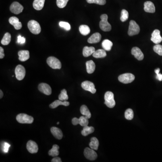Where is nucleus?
<instances>
[{
	"instance_id": "nucleus-41",
	"label": "nucleus",
	"mask_w": 162,
	"mask_h": 162,
	"mask_svg": "<svg viewBox=\"0 0 162 162\" xmlns=\"http://www.w3.org/2000/svg\"><path fill=\"white\" fill-rule=\"evenodd\" d=\"M2 150L4 153H7L8 152L9 148L10 147V145L7 142L3 143L2 144Z\"/></svg>"
},
{
	"instance_id": "nucleus-40",
	"label": "nucleus",
	"mask_w": 162,
	"mask_h": 162,
	"mask_svg": "<svg viewBox=\"0 0 162 162\" xmlns=\"http://www.w3.org/2000/svg\"><path fill=\"white\" fill-rule=\"evenodd\" d=\"M59 25H60V27L64 28L65 30H67V31H69L71 29V26H70V24L68 22L61 21L59 23Z\"/></svg>"
},
{
	"instance_id": "nucleus-24",
	"label": "nucleus",
	"mask_w": 162,
	"mask_h": 162,
	"mask_svg": "<svg viewBox=\"0 0 162 162\" xmlns=\"http://www.w3.org/2000/svg\"><path fill=\"white\" fill-rule=\"evenodd\" d=\"M45 0H34L33 3V7L35 9L40 10L43 9L44 5Z\"/></svg>"
},
{
	"instance_id": "nucleus-9",
	"label": "nucleus",
	"mask_w": 162,
	"mask_h": 162,
	"mask_svg": "<svg viewBox=\"0 0 162 162\" xmlns=\"http://www.w3.org/2000/svg\"><path fill=\"white\" fill-rule=\"evenodd\" d=\"M72 123L73 125H77L80 124L82 127H85L88 126L89 123L88 119L86 116H81L79 119L77 118H74L72 119Z\"/></svg>"
},
{
	"instance_id": "nucleus-4",
	"label": "nucleus",
	"mask_w": 162,
	"mask_h": 162,
	"mask_svg": "<svg viewBox=\"0 0 162 162\" xmlns=\"http://www.w3.org/2000/svg\"><path fill=\"white\" fill-rule=\"evenodd\" d=\"M104 104L110 108H113L115 105V101L114 99V95L111 92H107L104 95Z\"/></svg>"
},
{
	"instance_id": "nucleus-45",
	"label": "nucleus",
	"mask_w": 162,
	"mask_h": 162,
	"mask_svg": "<svg viewBox=\"0 0 162 162\" xmlns=\"http://www.w3.org/2000/svg\"><path fill=\"white\" fill-rule=\"evenodd\" d=\"M156 79H157L159 80V81H162V74H159V73L158 75H157V76H156Z\"/></svg>"
},
{
	"instance_id": "nucleus-38",
	"label": "nucleus",
	"mask_w": 162,
	"mask_h": 162,
	"mask_svg": "<svg viewBox=\"0 0 162 162\" xmlns=\"http://www.w3.org/2000/svg\"><path fill=\"white\" fill-rule=\"evenodd\" d=\"M89 4L95 3L99 5H104L106 4V0H86Z\"/></svg>"
},
{
	"instance_id": "nucleus-27",
	"label": "nucleus",
	"mask_w": 162,
	"mask_h": 162,
	"mask_svg": "<svg viewBox=\"0 0 162 162\" xmlns=\"http://www.w3.org/2000/svg\"><path fill=\"white\" fill-rule=\"evenodd\" d=\"M99 146V142L98 139L96 137H92L91 139V142L89 144V146L91 149L96 150H98Z\"/></svg>"
},
{
	"instance_id": "nucleus-12",
	"label": "nucleus",
	"mask_w": 162,
	"mask_h": 162,
	"mask_svg": "<svg viewBox=\"0 0 162 162\" xmlns=\"http://www.w3.org/2000/svg\"><path fill=\"white\" fill-rule=\"evenodd\" d=\"M81 86L84 90L90 92L92 94H94L96 92V90L95 88V85L92 82L86 81L82 83Z\"/></svg>"
},
{
	"instance_id": "nucleus-35",
	"label": "nucleus",
	"mask_w": 162,
	"mask_h": 162,
	"mask_svg": "<svg viewBox=\"0 0 162 162\" xmlns=\"http://www.w3.org/2000/svg\"><path fill=\"white\" fill-rule=\"evenodd\" d=\"M129 17V14L127 10L123 9L121 11V17L120 20L123 22H125L128 20Z\"/></svg>"
},
{
	"instance_id": "nucleus-33",
	"label": "nucleus",
	"mask_w": 162,
	"mask_h": 162,
	"mask_svg": "<svg viewBox=\"0 0 162 162\" xmlns=\"http://www.w3.org/2000/svg\"><path fill=\"white\" fill-rule=\"evenodd\" d=\"M11 41V35L9 33L5 34L3 38L1 41V43L3 45H7L10 43Z\"/></svg>"
},
{
	"instance_id": "nucleus-32",
	"label": "nucleus",
	"mask_w": 162,
	"mask_h": 162,
	"mask_svg": "<svg viewBox=\"0 0 162 162\" xmlns=\"http://www.w3.org/2000/svg\"><path fill=\"white\" fill-rule=\"evenodd\" d=\"M80 33L84 36L87 35L90 33V28L87 25H82L79 28Z\"/></svg>"
},
{
	"instance_id": "nucleus-18",
	"label": "nucleus",
	"mask_w": 162,
	"mask_h": 162,
	"mask_svg": "<svg viewBox=\"0 0 162 162\" xmlns=\"http://www.w3.org/2000/svg\"><path fill=\"white\" fill-rule=\"evenodd\" d=\"M144 10L146 12L154 13L155 12V8L154 3L151 1H146L144 3Z\"/></svg>"
},
{
	"instance_id": "nucleus-28",
	"label": "nucleus",
	"mask_w": 162,
	"mask_h": 162,
	"mask_svg": "<svg viewBox=\"0 0 162 162\" xmlns=\"http://www.w3.org/2000/svg\"><path fill=\"white\" fill-rule=\"evenodd\" d=\"M80 112L83 115L85 116L88 119H89L91 118V116H92L91 112L86 105H83L81 106L80 108Z\"/></svg>"
},
{
	"instance_id": "nucleus-22",
	"label": "nucleus",
	"mask_w": 162,
	"mask_h": 162,
	"mask_svg": "<svg viewBox=\"0 0 162 162\" xmlns=\"http://www.w3.org/2000/svg\"><path fill=\"white\" fill-rule=\"evenodd\" d=\"M69 102L67 101H61L60 100H56L50 104L49 106L51 108H57L59 105H62L65 106H68L69 105Z\"/></svg>"
},
{
	"instance_id": "nucleus-26",
	"label": "nucleus",
	"mask_w": 162,
	"mask_h": 162,
	"mask_svg": "<svg viewBox=\"0 0 162 162\" xmlns=\"http://www.w3.org/2000/svg\"><path fill=\"white\" fill-rule=\"evenodd\" d=\"M93 56L96 58H102L106 57L107 54L104 49H99L95 51L93 54Z\"/></svg>"
},
{
	"instance_id": "nucleus-17",
	"label": "nucleus",
	"mask_w": 162,
	"mask_h": 162,
	"mask_svg": "<svg viewBox=\"0 0 162 162\" xmlns=\"http://www.w3.org/2000/svg\"><path fill=\"white\" fill-rule=\"evenodd\" d=\"M9 24L13 25L16 30H20L22 27V23L20 22L19 19L16 17H12L9 19Z\"/></svg>"
},
{
	"instance_id": "nucleus-15",
	"label": "nucleus",
	"mask_w": 162,
	"mask_h": 162,
	"mask_svg": "<svg viewBox=\"0 0 162 162\" xmlns=\"http://www.w3.org/2000/svg\"><path fill=\"white\" fill-rule=\"evenodd\" d=\"M151 41L156 44L160 43L162 41V37L160 36V32L158 29H155L153 31L151 35Z\"/></svg>"
},
{
	"instance_id": "nucleus-6",
	"label": "nucleus",
	"mask_w": 162,
	"mask_h": 162,
	"mask_svg": "<svg viewBox=\"0 0 162 162\" xmlns=\"http://www.w3.org/2000/svg\"><path fill=\"white\" fill-rule=\"evenodd\" d=\"M48 65L53 69H60L61 68V64L60 61L56 57L50 56L47 59Z\"/></svg>"
},
{
	"instance_id": "nucleus-30",
	"label": "nucleus",
	"mask_w": 162,
	"mask_h": 162,
	"mask_svg": "<svg viewBox=\"0 0 162 162\" xmlns=\"http://www.w3.org/2000/svg\"><path fill=\"white\" fill-rule=\"evenodd\" d=\"M113 45L112 42L108 39L104 40L102 43L103 48L105 51H110L111 50Z\"/></svg>"
},
{
	"instance_id": "nucleus-10",
	"label": "nucleus",
	"mask_w": 162,
	"mask_h": 162,
	"mask_svg": "<svg viewBox=\"0 0 162 162\" xmlns=\"http://www.w3.org/2000/svg\"><path fill=\"white\" fill-rule=\"evenodd\" d=\"M9 9L10 12L13 13L15 14L16 15H18L23 12L24 7L19 2L15 1L12 3Z\"/></svg>"
},
{
	"instance_id": "nucleus-20",
	"label": "nucleus",
	"mask_w": 162,
	"mask_h": 162,
	"mask_svg": "<svg viewBox=\"0 0 162 162\" xmlns=\"http://www.w3.org/2000/svg\"><path fill=\"white\" fill-rule=\"evenodd\" d=\"M18 56H19V60L22 62L26 61L28 60L30 57L29 51L26 50L20 51L18 52Z\"/></svg>"
},
{
	"instance_id": "nucleus-46",
	"label": "nucleus",
	"mask_w": 162,
	"mask_h": 162,
	"mask_svg": "<svg viewBox=\"0 0 162 162\" xmlns=\"http://www.w3.org/2000/svg\"><path fill=\"white\" fill-rule=\"evenodd\" d=\"M159 72H160V68H158L155 70V73H156V75H158L159 73Z\"/></svg>"
},
{
	"instance_id": "nucleus-3",
	"label": "nucleus",
	"mask_w": 162,
	"mask_h": 162,
	"mask_svg": "<svg viewBox=\"0 0 162 162\" xmlns=\"http://www.w3.org/2000/svg\"><path fill=\"white\" fill-rule=\"evenodd\" d=\"M16 119L19 123L23 124H31L34 121L33 117L25 114H19L17 115Z\"/></svg>"
},
{
	"instance_id": "nucleus-34",
	"label": "nucleus",
	"mask_w": 162,
	"mask_h": 162,
	"mask_svg": "<svg viewBox=\"0 0 162 162\" xmlns=\"http://www.w3.org/2000/svg\"><path fill=\"white\" fill-rule=\"evenodd\" d=\"M59 99L63 101H67L68 100V99L67 92L65 89H63L61 91L60 94L59 96Z\"/></svg>"
},
{
	"instance_id": "nucleus-5",
	"label": "nucleus",
	"mask_w": 162,
	"mask_h": 162,
	"mask_svg": "<svg viewBox=\"0 0 162 162\" xmlns=\"http://www.w3.org/2000/svg\"><path fill=\"white\" fill-rule=\"evenodd\" d=\"M140 28L138 24L134 20H131L129 23L128 34L130 36L137 35L139 33Z\"/></svg>"
},
{
	"instance_id": "nucleus-21",
	"label": "nucleus",
	"mask_w": 162,
	"mask_h": 162,
	"mask_svg": "<svg viewBox=\"0 0 162 162\" xmlns=\"http://www.w3.org/2000/svg\"><path fill=\"white\" fill-rule=\"evenodd\" d=\"M51 132L54 137L58 140H61L63 137V133L60 128L56 127H52L51 129Z\"/></svg>"
},
{
	"instance_id": "nucleus-31",
	"label": "nucleus",
	"mask_w": 162,
	"mask_h": 162,
	"mask_svg": "<svg viewBox=\"0 0 162 162\" xmlns=\"http://www.w3.org/2000/svg\"><path fill=\"white\" fill-rule=\"evenodd\" d=\"M94 128L93 127H88V126H85L83 128V130L82 131V135L83 136H87L88 135L93 133L94 131Z\"/></svg>"
},
{
	"instance_id": "nucleus-1",
	"label": "nucleus",
	"mask_w": 162,
	"mask_h": 162,
	"mask_svg": "<svg viewBox=\"0 0 162 162\" xmlns=\"http://www.w3.org/2000/svg\"><path fill=\"white\" fill-rule=\"evenodd\" d=\"M108 16L106 14H103L100 16L101 21L100 22V29L104 32H108L111 30V25L108 22Z\"/></svg>"
},
{
	"instance_id": "nucleus-25",
	"label": "nucleus",
	"mask_w": 162,
	"mask_h": 162,
	"mask_svg": "<svg viewBox=\"0 0 162 162\" xmlns=\"http://www.w3.org/2000/svg\"><path fill=\"white\" fill-rule=\"evenodd\" d=\"M86 64L87 73L89 74L93 73L95 71V68H96V65L93 61L89 60V61H87Z\"/></svg>"
},
{
	"instance_id": "nucleus-37",
	"label": "nucleus",
	"mask_w": 162,
	"mask_h": 162,
	"mask_svg": "<svg viewBox=\"0 0 162 162\" xmlns=\"http://www.w3.org/2000/svg\"><path fill=\"white\" fill-rule=\"evenodd\" d=\"M69 0H57L56 4L57 6L60 8H64L67 4Z\"/></svg>"
},
{
	"instance_id": "nucleus-44",
	"label": "nucleus",
	"mask_w": 162,
	"mask_h": 162,
	"mask_svg": "<svg viewBox=\"0 0 162 162\" xmlns=\"http://www.w3.org/2000/svg\"><path fill=\"white\" fill-rule=\"evenodd\" d=\"M52 162H61V159L60 157H55L52 160Z\"/></svg>"
},
{
	"instance_id": "nucleus-39",
	"label": "nucleus",
	"mask_w": 162,
	"mask_h": 162,
	"mask_svg": "<svg viewBox=\"0 0 162 162\" xmlns=\"http://www.w3.org/2000/svg\"><path fill=\"white\" fill-rule=\"evenodd\" d=\"M153 50L158 55L162 56V45H160L156 44L153 47Z\"/></svg>"
},
{
	"instance_id": "nucleus-42",
	"label": "nucleus",
	"mask_w": 162,
	"mask_h": 162,
	"mask_svg": "<svg viewBox=\"0 0 162 162\" xmlns=\"http://www.w3.org/2000/svg\"><path fill=\"white\" fill-rule=\"evenodd\" d=\"M25 41H26V39H25V37H21V35H19L18 37V43L23 44H24L25 43Z\"/></svg>"
},
{
	"instance_id": "nucleus-14",
	"label": "nucleus",
	"mask_w": 162,
	"mask_h": 162,
	"mask_svg": "<svg viewBox=\"0 0 162 162\" xmlns=\"http://www.w3.org/2000/svg\"><path fill=\"white\" fill-rule=\"evenodd\" d=\"M38 90L41 92L45 95L49 96L52 94V90L51 87L47 84L45 83H41L38 85Z\"/></svg>"
},
{
	"instance_id": "nucleus-2",
	"label": "nucleus",
	"mask_w": 162,
	"mask_h": 162,
	"mask_svg": "<svg viewBox=\"0 0 162 162\" xmlns=\"http://www.w3.org/2000/svg\"><path fill=\"white\" fill-rule=\"evenodd\" d=\"M28 27L32 33L36 35L39 34L41 31L39 24L34 20H31L28 22Z\"/></svg>"
},
{
	"instance_id": "nucleus-8",
	"label": "nucleus",
	"mask_w": 162,
	"mask_h": 162,
	"mask_svg": "<svg viewBox=\"0 0 162 162\" xmlns=\"http://www.w3.org/2000/svg\"><path fill=\"white\" fill-rule=\"evenodd\" d=\"M16 77L18 80H22L25 77L26 71L24 66L18 65L16 67L15 69Z\"/></svg>"
},
{
	"instance_id": "nucleus-7",
	"label": "nucleus",
	"mask_w": 162,
	"mask_h": 162,
	"mask_svg": "<svg viewBox=\"0 0 162 162\" xmlns=\"http://www.w3.org/2000/svg\"><path fill=\"white\" fill-rule=\"evenodd\" d=\"M135 76L131 73H126L120 75L118 77L119 81L124 84L131 83L134 80Z\"/></svg>"
},
{
	"instance_id": "nucleus-43",
	"label": "nucleus",
	"mask_w": 162,
	"mask_h": 162,
	"mask_svg": "<svg viewBox=\"0 0 162 162\" xmlns=\"http://www.w3.org/2000/svg\"><path fill=\"white\" fill-rule=\"evenodd\" d=\"M4 56V50L2 47H0V59H3Z\"/></svg>"
},
{
	"instance_id": "nucleus-13",
	"label": "nucleus",
	"mask_w": 162,
	"mask_h": 162,
	"mask_svg": "<svg viewBox=\"0 0 162 162\" xmlns=\"http://www.w3.org/2000/svg\"><path fill=\"white\" fill-rule=\"evenodd\" d=\"M26 147L28 151L31 154H35L38 152V147L37 144L33 140H29L27 142Z\"/></svg>"
},
{
	"instance_id": "nucleus-23",
	"label": "nucleus",
	"mask_w": 162,
	"mask_h": 162,
	"mask_svg": "<svg viewBox=\"0 0 162 162\" xmlns=\"http://www.w3.org/2000/svg\"><path fill=\"white\" fill-rule=\"evenodd\" d=\"M95 48L94 47H84L83 49V54L84 56L85 57H88L92 55L95 52Z\"/></svg>"
},
{
	"instance_id": "nucleus-36",
	"label": "nucleus",
	"mask_w": 162,
	"mask_h": 162,
	"mask_svg": "<svg viewBox=\"0 0 162 162\" xmlns=\"http://www.w3.org/2000/svg\"><path fill=\"white\" fill-rule=\"evenodd\" d=\"M125 117L128 120H131L133 119L134 117V113L131 108H128L126 110L125 112Z\"/></svg>"
},
{
	"instance_id": "nucleus-19",
	"label": "nucleus",
	"mask_w": 162,
	"mask_h": 162,
	"mask_svg": "<svg viewBox=\"0 0 162 162\" xmlns=\"http://www.w3.org/2000/svg\"><path fill=\"white\" fill-rule=\"evenodd\" d=\"M101 35L98 33L92 34L88 39V43H99L101 40Z\"/></svg>"
},
{
	"instance_id": "nucleus-29",
	"label": "nucleus",
	"mask_w": 162,
	"mask_h": 162,
	"mask_svg": "<svg viewBox=\"0 0 162 162\" xmlns=\"http://www.w3.org/2000/svg\"><path fill=\"white\" fill-rule=\"evenodd\" d=\"M59 149H60V147L58 145H53L52 149L49 151V155L52 157H56V156H58L60 154L59 151Z\"/></svg>"
},
{
	"instance_id": "nucleus-48",
	"label": "nucleus",
	"mask_w": 162,
	"mask_h": 162,
	"mask_svg": "<svg viewBox=\"0 0 162 162\" xmlns=\"http://www.w3.org/2000/svg\"><path fill=\"white\" fill-rule=\"evenodd\" d=\"M59 123H59V122H58V123H57V124H59Z\"/></svg>"
},
{
	"instance_id": "nucleus-47",
	"label": "nucleus",
	"mask_w": 162,
	"mask_h": 162,
	"mask_svg": "<svg viewBox=\"0 0 162 162\" xmlns=\"http://www.w3.org/2000/svg\"><path fill=\"white\" fill-rule=\"evenodd\" d=\"M3 93L2 92V91L1 90H0V98L1 99V98L3 97Z\"/></svg>"
},
{
	"instance_id": "nucleus-11",
	"label": "nucleus",
	"mask_w": 162,
	"mask_h": 162,
	"mask_svg": "<svg viewBox=\"0 0 162 162\" xmlns=\"http://www.w3.org/2000/svg\"><path fill=\"white\" fill-rule=\"evenodd\" d=\"M84 155L87 159L90 160H95L97 158V155L94 150L86 148L84 151Z\"/></svg>"
},
{
	"instance_id": "nucleus-16",
	"label": "nucleus",
	"mask_w": 162,
	"mask_h": 162,
	"mask_svg": "<svg viewBox=\"0 0 162 162\" xmlns=\"http://www.w3.org/2000/svg\"><path fill=\"white\" fill-rule=\"evenodd\" d=\"M131 53L138 60H143L144 57L143 53L139 48L137 47H134L132 48L131 49Z\"/></svg>"
}]
</instances>
